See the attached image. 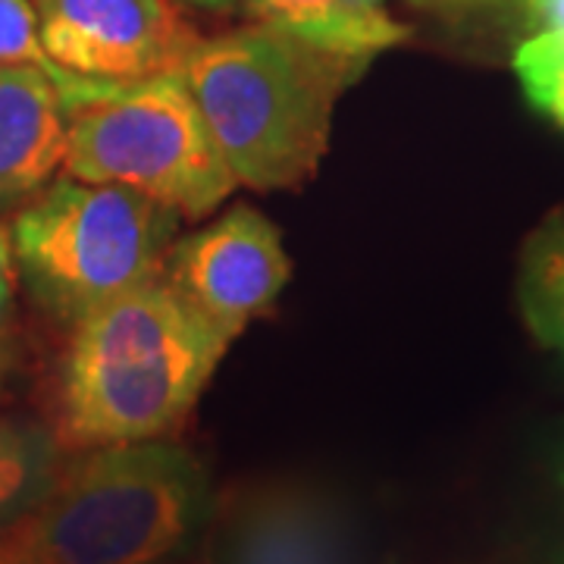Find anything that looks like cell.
Listing matches in <instances>:
<instances>
[{
  "label": "cell",
  "mask_w": 564,
  "mask_h": 564,
  "mask_svg": "<svg viewBox=\"0 0 564 564\" xmlns=\"http://www.w3.org/2000/svg\"><path fill=\"white\" fill-rule=\"evenodd\" d=\"M367 66L254 22L195 41L180 76L236 182L285 192L321 170L336 104Z\"/></svg>",
  "instance_id": "obj_1"
},
{
  "label": "cell",
  "mask_w": 564,
  "mask_h": 564,
  "mask_svg": "<svg viewBox=\"0 0 564 564\" xmlns=\"http://www.w3.org/2000/svg\"><path fill=\"white\" fill-rule=\"evenodd\" d=\"M229 345L158 276L82 317L61 370V433L69 448L163 440L217 373Z\"/></svg>",
  "instance_id": "obj_2"
},
{
  "label": "cell",
  "mask_w": 564,
  "mask_h": 564,
  "mask_svg": "<svg viewBox=\"0 0 564 564\" xmlns=\"http://www.w3.org/2000/svg\"><path fill=\"white\" fill-rule=\"evenodd\" d=\"M217 499L176 443L82 448L7 536L32 564H173L207 536Z\"/></svg>",
  "instance_id": "obj_3"
},
{
  "label": "cell",
  "mask_w": 564,
  "mask_h": 564,
  "mask_svg": "<svg viewBox=\"0 0 564 564\" xmlns=\"http://www.w3.org/2000/svg\"><path fill=\"white\" fill-rule=\"evenodd\" d=\"M61 95L66 176L135 188L182 220H202L236 192L180 69L139 82L76 76Z\"/></svg>",
  "instance_id": "obj_4"
},
{
  "label": "cell",
  "mask_w": 564,
  "mask_h": 564,
  "mask_svg": "<svg viewBox=\"0 0 564 564\" xmlns=\"http://www.w3.org/2000/svg\"><path fill=\"white\" fill-rule=\"evenodd\" d=\"M182 217L117 182L63 176L22 204L10 254L32 299L76 323L161 276Z\"/></svg>",
  "instance_id": "obj_5"
},
{
  "label": "cell",
  "mask_w": 564,
  "mask_h": 564,
  "mask_svg": "<svg viewBox=\"0 0 564 564\" xmlns=\"http://www.w3.org/2000/svg\"><path fill=\"white\" fill-rule=\"evenodd\" d=\"M289 273L280 229L254 207L236 204L170 245L161 280L210 333L232 345L280 299Z\"/></svg>",
  "instance_id": "obj_6"
},
{
  "label": "cell",
  "mask_w": 564,
  "mask_h": 564,
  "mask_svg": "<svg viewBox=\"0 0 564 564\" xmlns=\"http://www.w3.org/2000/svg\"><path fill=\"white\" fill-rule=\"evenodd\" d=\"M32 7L51 61L85 79L176 73L198 41L173 0H32Z\"/></svg>",
  "instance_id": "obj_7"
},
{
  "label": "cell",
  "mask_w": 564,
  "mask_h": 564,
  "mask_svg": "<svg viewBox=\"0 0 564 564\" xmlns=\"http://www.w3.org/2000/svg\"><path fill=\"white\" fill-rule=\"evenodd\" d=\"M207 536L210 564H364L348 508L321 486L292 480L232 492Z\"/></svg>",
  "instance_id": "obj_8"
},
{
  "label": "cell",
  "mask_w": 564,
  "mask_h": 564,
  "mask_svg": "<svg viewBox=\"0 0 564 564\" xmlns=\"http://www.w3.org/2000/svg\"><path fill=\"white\" fill-rule=\"evenodd\" d=\"M66 163V107L39 66H0V210L29 204Z\"/></svg>",
  "instance_id": "obj_9"
},
{
  "label": "cell",
  "mask_w": 564,
  "mask_h": 564,
  "mask_svg": "<svg viewBox=\"0 0 564 564\" xmlns=\"http://www.w3.org/2000/svg\"><path fill=\"white\" fill-rule=\"evenodd\" d=\"M245 13L258 25H270L314 47L373 61L380 51L411 39L386 0H242Z\"/></svg>",
  "instance_id": "obj_10"
},
{
  "label": "cell",
  "mask_w": 564,
  "mask_h": 564,
  "mask_svg": "<svg viewBox=\"0 0 564 564\" xmlns=\"http://www.w3.org/2000/svg\"><path fill=\"white\" fill-rule=\"evenodd\" d=\"M61 464L57 433L25 417H0V536L32 514Z\"/></svg>",
  "instance_id": "obj_11"
},
{
  "label": "cell",
  "mask_w": 564,
  "mask_h": 564,
  "mask_svg": "<svg viewBox=\"0 0 564 564\" xmlns=\"http://www.w3.org/2000/svg\"><path fill=\"white\" fill-rule=\"evenodd\" d=\"M518 304L536 343L564 358V207L527 236L518 263Z\"/></svg>",
  "instance_id": "obj_12"
},
{
  "label": "cell",
  "mask_w": 564,
  "mask_h": 564,
  "mask_svg": "<svg viewBox=\"0 0 564 564\" xmlns=\"http://www.w3.org/2000/svg\"><path fill=\"white\" fill-rule=\"evenodd\" d=\"M511 66L530 107L564 129V32L527 35L514 47Z\"/></svg>",
  "instance_id": "obj_13"
},
{
  "label": "cell",
  "mask_w": 564,
  "mask_h": 564,
  "mask_svg": "<svg viewBox=\"0 0 564 564\" xmlns=\"http://www.w3.org/2000/svg\"><path fill=\"white\" fill-rule=\"evenodd\" d=\"M0 66H39L57 88H66L76 79L73 73L61 69L44 51L39 32V13L32 0H0Z\"/></svg>",
  "instance_id": "obj_14"
},
{
  "label": "cell",
  "mask_w": 564,
  "mask_h": 564,
  "mask_svg": "<svg viewBox=\"0 0 564 564\" xmlns=\"http://www.w3.org/2000/svg\"><path fill=\"white\" fill-rule=\"evenodd\" d=\"M505 7L521 22L527 35L564 32V0H505Z\"/></svg>",
  "instance_id": "obj_15"
},
{
  "label": "cell",
  "mask_w": 564,
  "mask_h": 564,
  "mask_svg": "<svg viewBox=\"0 0 564 564\" xmlns=\"http://www.w3.org/2000/svg\"><path fill=\"white\" fill-rule=\"evenodd\" d=\"M13 307V280H10V267H0V329L10 317Z\"/></svg>",
  "instance_id": "obj_16"
},
{
  "label": "cell",
  "mask_w": 564,
  "mask_h": 564,
  "mask_svg": "<svg viewBox=\"0 0 564 564\" xmlns=\"http://www.w3.org/2000/svg\"><path fill=\"white\" fill-rule=\"evenodd\" d=\"M0 564H32V562H29L20 549L13 545V540L3 533V536H0Z\"/></svg>",
  "instance_id": "obj_17"
},
{
  "label": "cell",
  "mask_w": 564,
  "mask_h": 564,
  "mask_svg": "<svg viewBox=\"0 0 564 564\" xmlns=\"http://www.w3.org/2000/svg\"><path fill=\"white\" fill-rule=\"evenodd\" d=\"M414 7L423 10H448V7H467V3H477V0H408Z\"/></svg>",
  "instance_id": "obj_18"
},
{
  "label": "cell",
  "mask_w": 564,
  "mask_h": 564,
  "mask_svg": "<svg viewBox=\"0 0 564 564\" xmlns=\"http://www.w3.org/2000/svg\"><path fill=\"white\" fill-rule=\"evenodd\" d=\"M182 3H192V7H202V10H226L239 0H182Z\"/></svg>",
  "instance_id": "obj_19"
},
{
  "label": "cell",
  "mask_w": 564,
  "mask_h": 564,
  "mask_svg": "<svg viewBox=\"0 0 564 564\" xmlns=\"http://www.w3.org/2000/svg\"><path fill=\"white\" fill-rule=\"evenodd\" d=\"M10 364H13L10 348H7V345H0V389H3V380H7V373H10Z\"/></svg>",
  "instance_id": "obj_20"
},
{
  "label": "cell",
  "mask_w": 564,
  "mask_h": 564,
  "mask_svg": "<svg viewBox=\"0 0 564 564\" xmlns=\"http://www.w3.org/2000/svg\"><path fill=\"white\" fill-rule=\"evenodd\" d=\"M13 261V254H10V239H7V232H3V226H0V267H10Z\"/></svg>",
  "instance_id": "obj_21"
},
{
  "label": "cell",
  "mask_w": 564,
  "mask_h": 564,
  "mask_svg": "<svg viewBox=\"0 0 564 564\" xmlns=\"http://www.w3.org/2000/svg\"><path fill=\"white\" fill-rule=\"evenodd\" d=\"M562 484H564V470H562Z\"/></svg>",
  "instance_id": "obj_22"
}]
</instances>
